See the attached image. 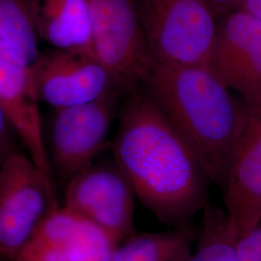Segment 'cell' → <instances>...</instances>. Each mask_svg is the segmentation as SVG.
Listing matches in <instances>:
<instances>
[{"label": "cell", "mask_w": 261, "mask_h": 261, "mask_svg": "<svg viewBox=\"0 0 261 261\" xmlns=\"http://www.w3.org/2000/svg\"><path fill=\"white\" fill-rule=\"evenodd\" d=\"M112 151L136 196L161 222L190 224L207 205L212 180L202 162L141 87L122 107Z\"/></svg>", "instance_id": "cell-1"}, {"label": "cell", "mask_w": 261, "mask_h": 261, "mask_svg": "<svg viewBox=\"0 0 261 261\" xmlns=\"http://www.w3.org/2000/svg\"><path fill=\"white\" fill-rule=\"evenodd\" d=\"M141 86L196 151L212 182L224 190L248 107L208 66L152 61Z\"/></svg>", "instance_id": "cell-2"}, {"label": "cell", "mask_w": 261, "mask_h": 261, "mask_svg": "<svg viewBox=\"0 0 261 261\" xmlns=\"http://www.w3.org/2000/svg\"><path fill=\"white\" fill-rule=\"evenodd\" d=\"M152 61L208 66L218 19L207 0H136Z\"/></svg>", "instance_id": "cell-3"}, {"label": "cell", "mask_w": 261, "mask_h": 261, "mask_svg": "<svg viewBox=\"0 0 261 261\" xmlns=\"http://www.w3.org/2000/svg\"><path fill=\"white\" fill-rule=\"evenodd\" d=\"M58 208L49 173L19 151L1 160V259L14 261L40 225Z\"/></svg>", "instance_id": "cell-4"}, {"label": "cell", "mask_w": 261, "mask_h": 261, "mask_svg": "<svg viewBox=\"0 0 261 261\" xmlns=\"http://www.w3.org/2000/svg\"><path fill=\"white\" fill-rule=\"evenodd\" d=\"M92 51L120 92L141 86L152 63L136 0H87Z\"/></svg>", "instance_id": "cell-5"}, {"label": "cell", "mask_w": 261, "mask_h": 261, "mask_svg": "<svg viewBox=\"0 0 261 261\" xmlns=\"http://www.w3.org/2000/svg\"><path fill=\"white\" fill-rule=\"evenodd\" d=\"M119 93L114 90L93 102L55 111L47 153L61 177L70 181L93 165L106 145Z\"/></svg>", "instance_id": "cell-6"}, {"label": "cell", "mask_w": 261, "mask_h": 261, "mask_svg": "<svg viewBox=\"0 0 261 261\" xmlns=\"http://www.w3.org/2000/svg\"><path fill=\"white\" fill-rule=\"evenodd\" d=\"M135 192L114 163L92 165L68 181L67 209L120 243L135 236Z\"/></svg>", "instance_id": "cell-7"}, {"label": "cell", "mask_w": 261, "mask_h": 261, "mask_svg": "<svg viewBox=\"0 0 261 261\" xmlns=\"http://www.w3.org/2000/svg\"><path fill=\"white\" fill-rule=\"evenodd\" d=\"M32 73L40 102L55 111L90 103L118 90L112 75L88 49L43 53Z\"/></svg>", "instance_id": "cell-8"}, {"label": "cell", "mask_w": 261, "mask_h": 261, "mask_svg": "<svg viewBox=\"0 0 261 261\" xmlns=\"http://www.w3.org/2000/svg\"><path fill=\"white\" fill-rule=\"evenodd\" d=\"M209 67L248 108H261V20L242 9L218 19Z\"/></svg>", "instance_id": "cell-9"}, {"label": "cell", "mask_w": 261, "mask_h": 261, "mask_svg": "<svg viewBox=\"0 0 261 261\" xmlns=\"http://www.w3.org/2000/svg\"><path fill=\"white\" fill-rule=\"evenodd\" d=\"M119 245L84 217L59 207L14 261H103Z\"/></svg>", "instance_id": "cell-10"}, {"label": "cell", "mask_w": 261, "mask_h": 261, "mask_svg": "<svg viewBox=\"0 0 261 261\" xmlns=\"http://www.w3.org/2000/svg\"><path fill=\"white\" fill-rule=\"evenodd\" d=\"M248 111L223 190L226 213L240 237L261 224V108Z\"/></svg>", "instance_id": "cell-11"}, {"label": "cell", "mask_w": 261, "mask_h": 261, "mask_svg": "<svg viewBox=\"0 0 261 261\" xmlns=\"http://www.w3.org/2000/svg\"><path fill=\"white\" fill-rule=\"evenodd\" d=\"M32 67L0 53V112L12 124L35 165L51 173Z\"/></svg>", "instance_id": "cell-12"}, {"label": "cell", "mask_w": 261, "mask_h": 261, "mask_svg": "<svg viewBox=\"0 0 261 261\" xmlns=\"http://www.w3.org/2000/svg\"><path fill=\"white\" fill-rule=\"evenodd\" d=\"M38 34L57 49L92 50L87 0H31Z\"/></svg>", "instance_id": "cell-13"}, {"label": "cell", "mask_w": 261, "mask_h": 261, "mask_svg": "<svg viewBox=\"0 0 261 261\" xmlns=\"http://www.w3.org/2000/svg\"><path fill=\"white\" fill-rule=\"evenodd\" d=\"M197 230L191 224L173 229L135 235L103 261H188Z\"/></svg>", "instance_id": "cell-14"}, {"label": "cell", "mask_w": 261, "mask_h": 261, "mask_svg": "<svg viewBox=\"0 0 261 261\" xmlns=\"http://www.w3.org/2000/svg\"><path fill=\"white\" fill-rule=\"evenodd\" d=\"M39 37L31 0H0V53L33 67Z\"/></svg>", "instance_id": "cell-15"}, {"label": "cell", "mask_w": 261, "mask_h": 261, "mask_svg": "<svg viewBox=\"0 0 261 261\" xmlns=\"http://www.w3.org/2000/svg\"><path fill=\"white\" fill-rule=\"evenodd\" d=\"M196 252L188 261H237L240 238L226 212L207 203Z\"/></svg>", "instance_id": "cell-16"}, {"label": "cell", "mask_w": 261, "mask_h": 261, "mask_svg": "<svg viewBox=\"0 0 261 261\" xmlns=\"http://www.w3.org/2000/svg\"><path fill=\"white\" fill-rule=\"evenodd\" d=\"M237 261H261V224L239 238Z\"/></svg>", "instance_id": "cell-17"}, {"label": "cell", "mask_w": 261, "mask_h": 261, "mask_svg": "<svg viewBox=\"0 0 261 261\" xmlns=\"http://www.w3.org/2000/svg\"><path fill=\"white\" fill-rule=\"evenodd\" d=\"M14 133H16L6 116L0 112V155L1 160L18 151L15 146Z\"/></svg>", "instance_id": "cell-18"}, {"label": "cell", "mask_w": 261, "mask_h": 261, "mask_svg": "<svg viewBox=\"0 0 261 261\" xmlns=\"http://www.w3.org/2000/svg\"><path fill=\"white\" fill-rule=\"evenodd\" d=\"M213 10L217 19H219L225 15L240 9L245 0H207Z\"/></svg>", "instance_id": "cell-19"}, {"label": "cell", "mask_w": 261, "mask_h": 261, "mask_svg": "<svg viewBox=\"0 0 261 261\" xmlns=\"http://www.w3.org/2000/svg\"><path fill=\"white\" fill-rule=\"evenodd\" d=\"M240 9L250 13L253 17L261 20V0H245Z\"/></svg>", "instance_id": "cell-20"}]
</instances>
